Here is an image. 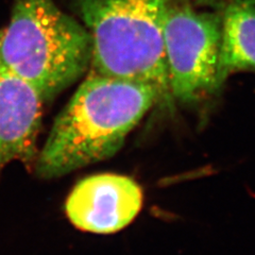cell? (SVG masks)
I'll return each instance as SVG.
<instances>
[{"label": "cell", "mask_w": 255, "mask_h": 255, "mask_svg": "<svg viewBox=\"0 0 255 255\" xmlns=\"http://www.w3.org/2000/svg\"><path fill=\"white\" fill-rule=\"evenodd\" d=\"M143 203L142 189L127 175L99 173L80 181L71 190L65 212L81 231L112 234L137 217Z\"/></svg>", "instance_id": "cell-5"}, {"label": "cell", "mask_w": 255, "mask_h": 255, "mask_svg": "<svg viewBox=\"0 0 255 255\" xmlns=\"http://www.w3.org/2000/svg\"><path fill=\"white\" fill-rule=\"evenodd\" d=\"M44 103L33 86L0 64V175L12 162L35 161Z\"/></svg>", "instance_id": "cell-6"}, {"label": "cell", "mask_w": 255, "mask_h": 255, "mask_svg": "<svg viewBox=\"0 0 255 255\" xmlns=\"http://www.w3.org/2000/svg\"><path fill=\"white\" fill-rule=\"evenodd\" d=\"M171 0H76L92 37V70L154 87L170 109L164 17Z\"/></svg>", "instance_id": "cell-2"}, {"label": "cell", "mask_w": 255, "mask_h": 255, "mask_svg": "<svg viewBox=\"0 0 255 255\" xmlns=\"http://www.w3.org/2000/svg\"><path fill=\"white\" fill-rule=\"evenodd\" d=\"M156 102L152 86L91 70L55 118L34 161L36 174L60 178L112 157Z\"/></svg>", "instance_id": "cell-1"}, {"label": "cell", "mask_w": 255, "mask_h": 255, "mask_svg": "<svg viewBox=\"0 0 255 255\" xmlns=\"http://www.w3.org/2000/svg\"><path fill=\"white\" fill-rule=\"evenodd\" d=\"M221 17L220 79L255 73V0H205Z\"/></svg>", "instance_id": "cell-7"}, {"label": "cell", "mask_w": 255, "mask_h": 255, "mask_svg": "<svg viewBox=\"0 0 255 255\" xmlns=\"http://www.w3.org/2000/svg\"><path fill=\"white\" fill-rule=\"evenodd\" d=\"M92 37L53 0H15L0 30V64L52 100L91 66Z\"/></svg>", "instance_id": "cell-3"}, {"label": "cell", "mask_w": 255, "mask_h": 255, "mask_svg": "<svg viewBox=\"0 0 255 255\" xmlns=\"http://www.w3.org/2000/svg\"><path fill=\"white\" fill-rule=\"evenodd\" d=\"M164 48L174 100L196 103L216 94L220 79L221 17L171 0L164 17Z\"/></svg>", "instance_id": "cell-4"}]
</instances>
